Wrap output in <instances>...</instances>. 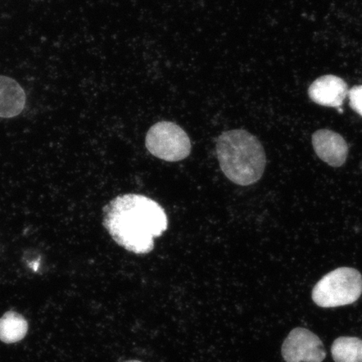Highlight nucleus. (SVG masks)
Segmentation results:
<instances>
[{
	"label": "nucleus",
	"instance_id": "f257e3e1",
	"mask_svg": "<svg viewBox=\"0 0 362 362\" xmlns=\"http://www.w3.org/2000/svg\"><path fill=\"white\" fill-rule=\"evenodd\" d=\"M168 216L160 204L139 194L113 199L103 209V226L115 242L134 255H148L155 239L168 229Z\"/></svg>",
	"mask_w": 362,
	"mask_h": 362
},
{
	"label": "nucleus",
	"instance_id": "f03ea898",
	"mask_svg": "<svg viewBox=\"0 0 362 362\" xmlns=\"http://www.w3.org/2000/svg\"><path fill=\"white\" fill-rule=\"evenodd\" d=\"M216 153L224 175L232 182L248 187L264 173L267 158L256 136L245 129L226 131L216 140Z\"/></svg>",
	"mask_w": 362,
	"mask_h": 362
},
{
	"label": "nucleus",
	"instance_id": "7ed1b4c3",
	"mask_svg": "<svg viewBox=\"0 0 362 362\" xmlns=\"http://www.w3.org/2000/svg\"><path fill=\"white\" fill-rule=\"evenodd\" d=\"M362 294V276L352 268H339L325 275L312 291L315 305L334 308L351 305Z\"/></svg>",
	"mask_w": 362,
	"mask_h": 362
},
{
	"label": "nucleus",
	"instance_id": "20e7f679",
	"mask_svg": "<svg viewBox=\"0 0 362 362\" xmlns=\"http://www.w3.org/2000/svg\"><path fill=\"white\" fill-rule=\"evenodd\" d=\"M146 146L151 155L169 162L183 160L192 151L188 134L179 125L169 121L158 122L149 129Z\"/></svg>",
	"mask_w": 362,
	"mask_h": 362
},
{
	"label": "nucleus",
	"instance_id": "39448f33",
	"mask_svg": "<svg viewBox=\"0 0 362 362\" xmlns=\"http://www.w3.org/2000/svg\"><path fill=\"white\" fill-rule=\"evenodd\" d=\"M283 358L286 362H322L327 356L322 341L305 328L291 330L283 343Z\"/></svg>",
	"mask_w": 362,
	"mask_h": 362
},
{
	"label": "nucleus",
	"instance_id": "423d86ee",
	"mask_svg": "<svg viewBox=\"0 0 362 362\" xmlns=\"http://www.w3.org/2000/svg\"><path fill=\"white\" fill-rule=\"evenodd\" d=\"M312 144L316 155L329 165L338 168L345 164L349 147L341 134L327 129L317 130Z\"/></svg>",
	"mask_w": 362,
	"mask_h": 362
},
{
	"label": "nucleus",
	"instance_id": "0eeeda50",
	"mask_svg": "<svg viewBox=\"0 0 362 362\" xmlns=\"http://www.w3.org/2000/svg\"><path fill=\"white\" fill-rule=\"evenodd\" d=\"M349 93L345 81L337 76H320L312 83L308 94L312 101L320 106L341 108Z\"/></svg>",
	"mask_w": 362,
	"mask_h": 362
},
{
	"label": "nucleus",
	"instance_id": "6e6552de",
	"mask_svg": "<svg viewBox=\"0 0 362 362\" xmlns=\"http://www.w3.org/2000/svg\"><path fill=\"white\" fill-rule=\"evenodd\" d=\"M26 95L15 79L0 75V117L11 119L24 110Z\"/></svg>",
	"mask_w": 362,
	"mask_h": 362
},
{
	"label": "nucleus",
	"instance_id": "1a4fd4ad",
	"mask_svg": "<svg viewBox=\"0 0 362 362\" xmlns=\"http://www.w3.org/2000/svg\"><path fill=\"white\" fill-rule=\"evenodd\" d=\"M28 332V322L15 311H8L0 318V341L12 344L21 341Z\"/></svg>",
	"mask_w": 362,
	"mask_h": 362
},
{
	"label": "nucleus",
	"instance_id": "9d476101",
	"mask_svg": "<svg viewBox=\"0 0 362 362\" xmlns=\"http://www.w3.org/2000/svg\"><path fill=\"white\" fill-rule=\"evenodd\" d=\"M332 354L334 362H362V339L339 337L332 344Z\"/></svg>",
	"mask_w": 362,
	"mask_h": 362
},
{
	"label": "nucleus",
	"instance_id": "9b49d317",
	"mask_svg": "<svg viewBox=\"0 0 362 362\" xmlns=\"http://www.w3.org/2000/svg\"><path fill=\"white\" fill-rule=\"evenodd\" d=\"M348 97L352 110L362 117V85H357L351 88Z\"/></svg>",
	"mask_w": 362,
	"mask_h": 362
},
{
	"label": "nucleus",
	"instance_id": "f8f14e48",
	"mask_svg": "<svg viewBox=\"0 0 362 362\" xmlns=\"http://www.w3.org/2000/svg\"><path fill=\"white\" fill-rule=\"evenodd\" d=\"M125 362H141V361H125Z\"/></svg>",
	"mask_w": 362,
	"mask_h": 362
}]
</instances>
